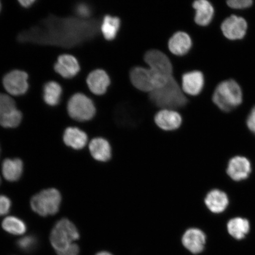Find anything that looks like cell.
Listing matches in <instances>:
<instances>
[{"label":"cell","instance_id":"1","mask_svg":"<svg viewBox=\"0 0 255 255\" xmlns=\"http://www.w3.org/2000/svg\"><path fill=\"white\" fill-rule=\"evenodd\" d=\"M149 98L153 104L162 110H173L183 107L187 103V98L182 89L173 77L163 87L150 92Z\"/></svg>","mask_w":255,"mask_h":255},{"label":"cell","instance_id":"2","mask_svg":"<svg viewBox=\"0 0 255 255\" xmlns=\"http://www.w3.org/2000/svg\"><path fill=\"white\" fill-rule=\"evenodd\" d=\"M144 60L151 73L155 89L163 87L173 78V66L163 52L158 50H149L144 56Z\"/></svg>","mask_w":255,"mask_h":255},{"label":"cell","instance_id":"3","mask_svg":"<svg viewBox=\"0 0 255 255\" xmlns=\"http://www.w3.org/2000/svg\"><path fill=\"white\" fill-rule=\"evenodd\" d=\"M243 100L240 86L234 80L222 82L217 87L213 101L223 111H230L241 105Z\"/></svg>","mask_w":255,"mask_h":255},{"label":"cell","instance_id":"4","mask_svg":"<svg viewBox=\"0 0 255 255\" xmlns=\"http://www.w3.org/2000/svg\"><path fill=\"white\" fill-rule=\"evenodd\" d=\"M62 196L58 190L51 188L35 194L30 200L33 212L41 216L55 215L59 212Z\"/></svg>","mask_w":255,"mask_h":255},{"label":"cell","instance_id":"5","mask_svg":"<svg viewBox=\"0 0 255 255\" xmlns=\"http://www.w3.org/2000/svg\"><path fill=\"white\" fill-rule=\"evenodd\" d=\"M77 228L68 219H62L56 223L50 236V243L56 253L71 246L79 239Z\"/></svg>","mask_w":255,"mask_h":255},{"label":"cell","instance_id":"6","mask_svg":"<svg viewBox=\"0 0 255 255\" xmlns=\"http://www.w3.org/2000/svg\"><path fill=\"white\" fill-rule=\"evenodd\" d=\"M68 111L72 119L84 122L93 119L96 109L91 99L84 94H77L70 99Z\"/></svg>","mask_w":255,"mask_h":255},{"label":"cell","instance_id":"7","mask_svg":"<svg viewBox=\"0 0 255 255\" xmlns=\"http://www.w3.org/2000/svg\"><path fill=\"white\" fill-rule=\"evenodd\" d=\"M22 114L13 99L0 93V125L7 128L17 127L21 122Z\"/></svg>","mask_w":255,"mask_h":255},{"label":"cell","instance_id":"8","mask_svg":"<svg viewBox=\"0 0 255 255\" xmlns=\"http://www.w3.org/2000/svg\"><path fill=\"white\" fill-rule=\"evenodd\" d=\"M28 75L21 71H13L3 79V85L8 93L12 95H23L28 90Z\"/></svg>","mask_w":255,"mask_h":255},{"label":"cell","instance_id":"9","mask_svg":"<svg viewBox=\"0 0 255 255\" xmlns=\"http://www.w3.org/2000/svg\"><path fill=\"white\" fill-rule=\"evenodd\" d=\"M221 28L223 34L228 39H241L247 33L248 24L244 18L234 15L223 22Z\"/></svg>","mask_w":255,"mask_h":255},{"label":"cell","instance_id":"10","mask_svg":"<svg viewBox=\"0 0 255 255\" xmlns=\"http://www.w3.org/2000/svg\"><path fill=\"white\" fill-rule=\"evenodd\" d=\"M183 246L193 254H198L204 250L206 236L202 230L196 228L188 229L181 239Z\"/></svg>","mask_w":255,"mask_h":255},{"label":"cell","instance_id":"11","mask_svg":"<svg viewBox=\"0 0 255 255\" xmlns=\"http://www.w3.org/2000/svg\"><path fill=\"white\" fill-rule=\"evenodd\" d=\"M130 81L138 90L150 93L155 89L152 76L149 69L137 66L130 72Z\"/></svg>","mask_w":255,"mask_h":255},{"label":"cell","instance_id":"12","mask_svg":"<svg viewBox=\"0 0 255 255\" xmlns=\"http://www.w3.org/2000/svg\"><path fill=\"white\" fill-rule=\"evenodd\" d=\"M251 170V162L246 157L237 156L229 161L227 173L232 180L239 181L247 179Z\"/></svg>","mask_w":255,"mask_h":255},{"label":"cell","instance_id":"13","mask_svg":"<svg viewBox=\"0 0 255 255\" xmlns=\"http://www.w3.org/2000/svg\"><path fill=\"white\" fill-rule=\"evenodd\" d=\"M154 121L162 130L171 131L179 128L182 124V118L179 113L172 110H162L155 115Z\"/></svg>","mask_w":255,"mask_h":255},{"label":"cell","instance_id":"14","mask_svg":"<svg viewBox=\"0 0 255 255\" xmlns=\"http://www.w3.org/2000/svg\"><path fill=\"white\" fill-rule=\"evenodd\" d=\"M204 84L205 79L200 71L187 72L182 76V90L188 95H199L202 91Z\"/></svg>","mask_w":255,"mask_h":255},{"label":"cell","instance_id":"15","mask_svg":"<svg viewBox=\"0 0 255 255\" xmlns=\"http://www.w3.org/2000/svg\"><path fill=\"white\" fill-rule=\"evenodd\" d=\"M87 84L89 89L95 95H103L110 85L109 76L103 70L98 69L92 72L88 76Z\"/></svg>","mask_w":255,"mask_h":255},{"label":"cell","instance_id":"16","mask_svg":"<svg viewBox=\"0 0 255 255\" xmlns=\"http://www.w3.org/2000/svg\"><path fill=\"white\" fill-rule=\"evenodd\" d=\"M89 149L92 157L98 161L105 162L110 161L113 155L110 143L101 137L92 139Z\"/></svg>","mask_w":255,"mask_h":255},{"label":"cell","instance_id":"17","mask_svg":"<svg viewBox=\"0 0 255 255\" xmlns=\"http://www.w3.org/2000/svg\"><path fill=\"white\" fill-rule=\"evenodd\" d=\"M205 203L210 212L213 213H221L225 211L229 205V199L225 192L218 190H212L205 199Z\"/></svg>","mask_w":255,"mask_h":255},{"label":"cell","instance_id":"18","mask_svg":"<svg viewBox=\"0 0 255 255\" xmlns=\"http://www.w3.org/2000/svg\"><path fill=\"white\" fill-rule=\"evenodd\" d=\"M57 73L65 78H71L77 75L80 71V66L74 56L63 55L59 57L55 65Z\"/></svg>","mask_w":255,"mask_h":255},{"label":"cell","instance_id":"19","mask_svg":"<svg viewBox=\"0 0 255 255\" xmlns=\"http://www.w3.org/2000/svg\"><path fill=\"white\" fill-rule=\"evenodd\" d=\"M192 46V41L189 35L184 32L175 33L168 41V48L170 52L177 56L186 55Z\"/></svg>","mask_w":255,"mask_h":255},{"label":"cell","instance_id":"20","mask_svg":"<svg viewBox=\"0 0 255 255\" xmlns=\"http://www.w3.org/2000/svg\"><path fill=\"white\" fill-rule=\"evenodd\" d=\"M23 170V162L20 158H7L2 162L3 177L9 182H15L20 180Z\"/></svg>","mask_w":255,"mask_h":255},{"label":"cell","instance_id":"21","mask_svg":"<svg viewBox=\"0 0 255 255\" xmlns=\"http://www.w3.org/2000/svg\"><path fill=\"white\" fill-rule=\"evenodd\" d=\"M88 135L76 127H69L64 132L63 141L65 144L76 150L84 148L87 144Z\"/></svg>","mask_w":255,"mask_h":255},{"label":"cell","instance_id":"22","mask_svg":"<svg viewBox=\"0 0 255 255\" xmlns=\"http://www.w3.org/2000/svg\"><path fill=\"white\" fill-rule=\"evenodd\" d=\"M193 7L196 10L194 20L197 24L206 26L211 23L214 15L211 3L206 0H199L194 2Z\"/></svg>","mask_w":255,"mask_h":255},{"label":"cell","instance_id":"23","mask_svg":"<svg viewBox=\"0 0 255 255\" xmlns=\"http://www.w3.org/2000/svg\"><path fill=\"white\" fill-rule=\"evenodd\" d=\"M250 230V222L246 219L235 218L228 223V231L232 237L238 240L244 239Z\"/></svg>","mask_w":255,"mask_h":255},{"label":"cell","instance_id":"24","mask_svg":"<svg viewBox=\"0 0 255 255\" xmlns=\"http://www.w3.org/2000/svg\"><path fill=\"white\" fill-rule=\"evenodd\" d=\"M62 89L56 82H49L44 85L43 98L46 103L50 106H55L59 103Z\"/></svg>","mask_w":255,"mask_h":255},{"label":"cell","instance_id":"25","mask_svg":"<svg viewBox=\"0 0 255 255\" xmlns=\"http://www.w3.org/2000/svg\"><path fill=\"white\" fill-rule=\"evenodd\" d=\"M119 18L109 15L105 16L101 29L104 37L108 40H112L116 37L120 27Z\"/></svg>","mask_w":255,"mask_h":255},{"label":"cell","instance_id":"26","mask_svg":"<svg viewBox=\"0 0 255 255\" xmlns=\"http://www.w3.org/2000/svg\"><path fill=\"white\" fill-rule=\"evenodd\" d=\"M2 227L5 232L14 235H23L27 231L24 222L14 216H8L3 220Z\"/></svg>","mask_w":255,"mask_h":255},{"label":"cell","instance_id":"27","mask_svg":"<svg viewBox=\"0 0 255 255\" xmlns=\"http://www.w3.org/2000/svg\"><path fill=\"white\" fill-rule=\"evenodd\" d=\"M37 243V239L34 236H26L19 239L17 245L21 250L29 252L33 250L36 247Z\"/></svg>","mask_w":255,"mask_h":255},{"label":"cell","instance_id":"28","mask_svg":"<svg viewBox=\"0 0 255 255\" xmlns=\"http://www.w3.org/2000/svg\"><path fill=\"white\" fill-rule=\"evenodd\" d=\"M253 2L251 0H230L227 1V4L232 8L244 9L250 7Z\"/></svg>","mask_w":255,"mask_h":255},{"label":"cell","instance_id":"29","mask_svg":"<svg viewBox=\"0 0 255 255\" xmlns=\"http://www.w3.org/2000/svg\"><path fill=\"white\" fill-rule=\"evenodd\" d=\"M11 202L7 196L0 195V216L7 215L10 210Z\"/></svg>","mask_w":255,"mask_h":255},{"label":"cell","instance_id":"30","mask_svg":"<svg viewBox=\"0 0 255 255\" xmlns=\"http://www.w3.org/2000/svg\"><path fill=\"white\" fill-rule=\"evenodd\" d=\"M76 12L83 18L88 17L91 14V9L89 6L83 4H79L76 7Z\"/></svg>","mask_w":255,"mask_h":255},{"label":"cell","instance_id":"31","mask_svg":"<svg viewBox=\"0 0 255 255\" xmlns=\"http://www.w3.org/2000/svg\"><path fill=\"white\" fill-rule=\"evenodd\" d=\"M79 247L77 244H73L62 251L57 253L58 255H79Z\"/></svg>","mask_w":255,"mask_h":255},{"label":"cell","instance_id":"32","mask_svg":"<svg viewBox=\"0 0 255 255\" xmlns=\"http://www.w3.org/2000/svg\"><path fill=\"white\" fill-rule=\"evenodd\" d=\"M248 128L255 133V107L252 110L247 120Z\"/></svg>","mask_w":255,"mask_h":255},{"label":"cell","instance_id":"33","mask_svg":"<svg viewBox=\"0 0 255 255\" xmlns=\"http://www.w3.org/2000/svg\"><path fill=\"white\" fill-rule=\"evenodd\" d=\"M35 1L34 0H22V1H19L20 5L23 6L25 8H28L33 4Z\"/></svg>","mask_w":255,"mask_h":255},{"label":"cell","instance_id":"34","mask_svg":"<svg viewBox=\"0 0 255 255\" xmlns=\"http://www.w3.org/2000/svg\"><path fill=\"white\" fill-rule=\"evenodd\" d=\"M96 255H113L111 253H108V252L107 251H102L100 252V253H98Z\"/></svg>","mask_w":255,"mask_h":255},{"label":"cell","instance_id":"35","mask_svg":"<svg viewBox=\"0 0 255 255\" xmlns=\"http://www.w3.org/2000/svg\"><path fill=\"white\" fill-rule=\"evenodd\" d=\"M1 177H0V184H1Z\"/></svg>","mask_w":255,"mask_h":255},{"label":"cell","instance_id":"36","mask_svg":"<svg viewBox=\"0 0 255 255\" xmlns=\"http://www.w3.org/2000/svg\"><path fill=\"white\" fill-rule=\"evenodd\" d=\"M0 10H1V2H0Z\"/></svg>","mask_w":255,"mask_h":255},{"label":"cell","instance_id":"37","mask_svg":"<svg viewBox=\"0 0 255 255\" xmlns=\"http://www.w3.org/2000/svg\"><path fill=\"white\" fill-rule=\"evenodd\" d=\"M0 151H1V149H0Z\"/></svg>","mask_w":255,"mask_h":255}]
</instances>
